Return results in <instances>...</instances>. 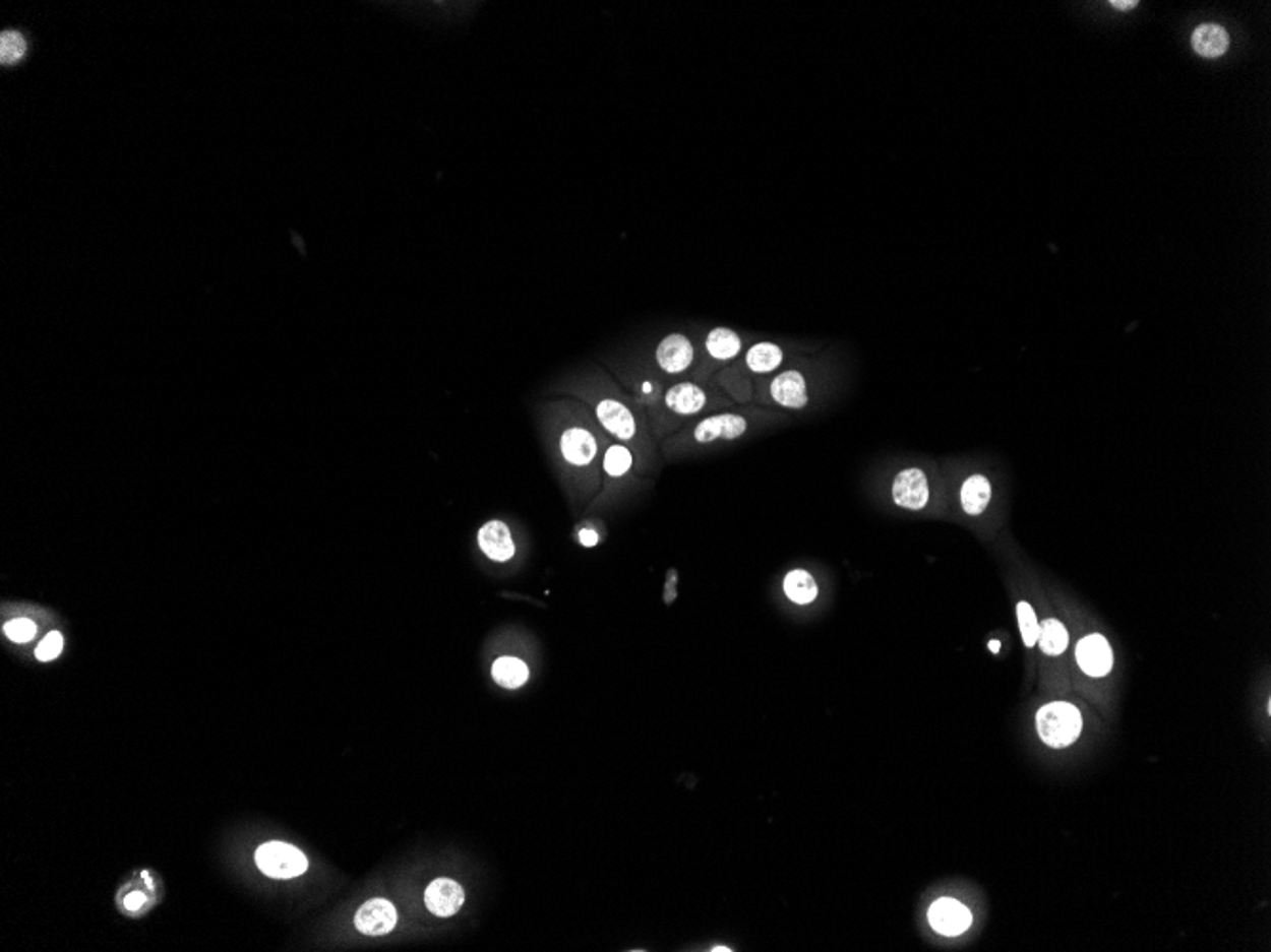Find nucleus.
Instances as JSON below:
<instances>
[{"mask_svg": "<svg viewBox=\"0 0 1271 952\" xmlns=\"http://www.w3.org/2000/svg\"><path fill=\"white\" fill-rule=\"evenodd\" d=\"M535 419L562 491L573 510H589L602 487V460L611 438L591 407L571 396L535 407Z\"/></svg>", "mask_w": 1271, "mask_h": 952, "instance_id": "nucleus-1", "label": "nucleus"}, {"mask_svg": "<svg viewBox=\"0 0 1271 952\" xmlns=\"http://www.w3.org/2000/svg\"><path fill=\"white\" fill-rule=\"evenodd\" d=\"M550 392L587 403L607 436L634 453L642 475H657L663 458L651 434L648 409L604 367L592 364L569 373Z\"/></svg>", "mask_w": 1271, "mask_h": 952, "instance_id": "nucleus-2", "label": "nucleus"}, {"mask_svg": "<svg viewBox=\"0 0 1271 952\" xmlns=\"http://www.w3.org/2000/svg\"><path fill=\"white\" fill-rule=\"evenodd\" d=\"M792 423L794 419L790 415L766 409L755 403L735 405L710 412L683 426L676 434L659 443V453L665 462H681L685 458L737 447Z\"/></svg>", "mask_w": 1271, "mask_h": 952, "instance_id": "nucleus-3", "label": "nucleus"}, {"mask_svg": "<svg viewBox=\"0 0 1271 952\" xmlns=\"http://www.w3.org/2000/svg\"><path fill=\"white\" fill-rule=\"evenodd\" d=\"M832 354H803L754 384L752 403L779 410L792 419L821 409L836 386Z\"/></svg>", "mask_w": 1271, "mask_h": 952, "instance_id": "nucleus-4", "label": "nucleus"}, {"mask_svg": "<svg viewBox=\"0 0 1271 952\" xmlns=\"http://www.w3.org/2000/svg\"><path fill=\"white\" fill-rule=\"evenodd\" d=\"M699 356V335L670 331L617 367L622 386L650 409L672 382L691 379Z\"/></svg>", "mask_w": 1271, "mask_h": 952, "instance_id": "nucleus-5", "label": "nucleus"}, {"mask_svg": "<svg viewBox=\"0 0 1271 952\" xmlns=\"http://www.w3.org/2000/svg\"><path fill=\"white\" fill-rule=\"evenodd\" d=\"M819 352L816 344L794 338H764L754 340L739 360L714 377V384L735 405L752 403L754 384L781 371L788 362L803 354Z\"/></svg>", "mask_w": 1271, "mask_h": 952, "instance_id": "nucleus-6", "label": "nucleus"}, {"mask_svg": "<svg viewBox=\"0 0 1271 952\" xmlns=\"http://www.w3.org/2000/svg\"><path fill=\"white\" fill-rule=\"evenodd\" d=\"M729 407H735V403L714 382L703 384L691 379L672 382L648 409L651 434L661 443L697 419Z\"/></svg>", "mask_w": 1271, "mask_h": 952, "instance_id": "nucleus-7", "label": "nucleus"}, {"mask_svg": "<svg viewBox=\"0 0 1271 952\" xmlns=\"http://www.w3.org/2000/svg\"><path fill=\"white\" fill-rule=\"evenodd\" d=\"M699 335V356L691 381L709 384L714 377L724 371L725 367L735 364L754 340L760 338L755 333L739 331L727 325H712L709 329L697 333Z\"/></svg>", "mask_w": 1271, "mask_h": 952, "instance_id": "nucleus-8", "label": "nucleus"}, {"mask_svg": "<svg viewBox=\"0 0 1271 952\" xmlns=\"http://www.w3.org/2000/svg\"><path fill=\"white\" fill-rule=\"evenodd\" d=\"M648 485H651V478L642 475L634 453L619 441L611 440L602 460V487L592 500L589 512L611 508Z\"/></svg>", "mask_w": 1271, "mask_h": 952, "instance_id": "nucleus-9", "label": "nucleus"}, {"mask_svg": "<svg viewBox=\"0 0 1271 952\" xmlns=\"http://www.w3.org/2000/svg\"><path fill=\"white\" fill-rule=\"evenodd\" d=\"M931 471L917 464H908L891 473L888 495L891 504L910 513L927 512L936 497Z\"/></svg>", "mask_w": 1271, "mask_h": 952, "instance_id": "nucleus-10", "label": "nucleus"}, {"mask_svg": "<svg viewBox=\"0 0 1271 952\" xmlns=\"http://www.w3.org/2000/svg\"><path fill=\"white\" fill-rule=\"evenodd\" d=\"M1037 734L1049 748L1072 746L1080 738L1083 720L1080 709L1072 703L1052 702L1043 705L1035 715Z\"/></svg>", "mask_w": 1271, "mask_h": 952, "instance_id": "nucleus-11", "label": "nucleus"}, {"mask_svg": "<svg viewBox=\"0 0 1271 952\" xmlns=\"http://www.w3.org/2000/svg\"><path fill=\"white\" fill-rule=\"evenodd\" d=\"M255 864L270 879H296L309 867L307 858L286 842H265L255 851Z\"/></svg>", "mask_w": 1271, "mask_h": 952, "instance_id": "nucleus-12", "label": "nucleus"}, {"mask_svg": "<svg viewBox=\"0 0 1271 952\" xmlns=\"http://www.w3.org/2000/svg\"><path fill=\"white\" fill-rule=\"evenodd\" d=\"M779 589L781 599L790 613L803 615L821 599V580L807 567H792L784 572Z\"/></svg>", "mask_w": 1271, "mask_h": 952, "instance_id": "nucleus-13", "label": "nucleus"}, {"mask_svg": "<svg viewBox=\"0 0 1271 952\" xmlns=\"http://www.w3.org/2000/svg\"><path fill=\"white\" fill-rule=\"evenodd\" d=\"M927 921L939 936L958 938L971 928L973 914L958 899L941 897L927 910Z\"/></svg>", "mask_w": 1271, "mask_h": 952, "instance_id": "nucleus-14", "label": "nucleus"}, {"mask_svg": "<svg viewBox=\"0 0 1271 952\" xmlns=\"http://www.w3.org/2000/svg\"><path fill=\"white\" fill-rule=\"evenodd\" d=\"M958 508L967 517H980L990 508L993 489L984 473H967L958 484Z\"/></svg>", "mask_w": 1271, "mask_h": 952, "instance_id": "nucleus-15", "label": "nucleus"}, {"mask_svg": "<svg viewBox=\"0 0 1271 952\" xmlns=\"http://www.w3.org/2000/svg\"><path fill=\"white\" fill-rule=\"evenodd\" d=\"M399 923L397 907L386 899H370L356 912V930L364 936H384Z\"/></svg>", "mask_w": 1271, "mask_h": 952, "instance_id": "nucleus-16", "label": "nucleus"}, {"mask_svg": "<svg viewBox=\"0 0 1271 952\" xmlns=\"http://www.w3.org/2000/svg\"><path fill=\"white\" fill-rule=\"evenodd\" d=\"M1076 658L1081 670L1091 677H1104L1113 668L1111 646L1106 641V637H1102L1100 633H1093L1081 639L1076 648Z\"/></svg>", "mask_w": 1271, "mask_h": 952, "instance_id": "nucleus-17", "label": "nucleus"}, {"mask_svg": "<svg viewBox=\"0 0 1271 952\" xmlns=\"http://www.w3.org/2000/svg\"><path fill=\"white\" fill-rule=\"evenodd\" d=\"M478 546L482 554L495 563H506L517 556V544L510 534V528L499 519L488 521L480 527Z\"/></svg>", "mask_w": 1271, "mask_h": 952, "instance_id": "nucleus-18", "label": "nucleus"}, {"mask_svg": "<svg viewBox=\"0 0 1271 952\" xmlns=\"http://www.w3.org/2000/svg\"><path fill=\"white\" fill-rule=\"evenodd\" d=\"M465 903V892L456 880L436 879L430 882L427 892H425V905L432 914L447 918L458 914L459 908Z\"/></svg>", "mask_w": 1271, "mask_h": 952, "instance_id": "nucleus-19", "label": "nucleus"}, {"mask_svg": "<svg viewBox=\"0 0 1271 952\" xmlns=\"http://www.w3.org/2000/svg\"><path fill=\"white\" fill-rule=\"evenodd\" d=\"M1192 48L1201 58H1222L1229 48V35L1222 25L1203 23L1192 35Z\"/></svg>", "mask_w": 1271, "mask_h": 952, "instance_id": "nucleus-20", "label": "nucleus"}, {"mask_svg": "<svg viewBox=\"0 0 1271 952\" xmlns=\"http://www.w3.org/2000/svg\"><path fill=\"white\" fill-rule=\"evenodd\" d=\"M491 677L503 689H520L530 679V668L526 665L524 659L515 658V656H503V658L493 661Z\"/></svg>", "mask_w": 1271, "mask_h": 952, "instance_id": "nucleus-21", "label": "nucleus"}, {"mask_svg": "<svg viewBox=\"0 0 1271 952\" xmlns=\"http://www.w3.org/2000/svg\"><path fill=\"white\" fill-rule=\"evenodd\" d=\"M1037 645L1047 654V656H1058L1068 648V630L1063 622L1049 618L1043 624H1039V637H1037Z\"/></svg>", "mask_w": 1271, "mask_h": 952, "instance_id": "nucleus-22", "label": "nucleus"}, {"mask_svg": "<svg viewBox=\"0 0 1271 952\" xmlns=\"http://www.w3.org/2000/svg\"><path fill=\"white\" fill-rule=\"evenodd\" d=\"M27 52V43L25 39L15 33V30H6L0 37V61L2 65H12L17 63L19 59L25 56Z\"/></svg>", "mask_w": 1271, "mask_h": 952, "instance_id": "nucleus-23", "label": "nucleus"}, {"mask_svg": "<svg viewBox=\"0 0 1271 952\" xmlns=\"http://www.w3.org/2000/svg\"><path fill=\"white\" fill-rule=\"evenodd\" d=\"M1017 618H1019L1020 635L1022 641L1028 648L1037 645V637H1039V622L1035 618L1032 605L1026 601H1020L1017 605Z\"/></svg>", "mask_w": 1271, "mask_h": 952, "instance_id": "nucleus-24", "label": "nucleus"}, {"mask_svg": "<svg viewBox=\"0 0 1271 952\" xmlns=\"http://www.w3.org/2000/svg\"><path fill=\"white\" fill-rule=\"evenodd\" d=\"M4 631H6V635H8L12 641H15V643H27V641H31V639L35 637V633H37V626H35L31 620L17 618L14 622L6 624V626H4Z\"/></svg>", "mask_w": 1271, "mask_h": 952, "instance_id": "nucleus-25", "label": "nucleus"}, {"mask_svg": "<svg viewBox=\"0 0 1271 952\" xmlns=\"http://www.w3.org/2000/svg\"><path fill=\"white\" fill-rule=\"evenodd\" d=\"M61 648H63V637L58 631H52L46 635L45 641L37 648V658L43 661L54 659L60 654Z\"/></svg>", "mask_w": 1271, "mask_h": 952, "instance_id": "nucleus-26", "label": "nucleus"}, {"mask_svg": "<svg viewBox=\"0 0 1271 952\" xmlns=\"http://www.w3.org/2000/svg\"><path fill=\"white\" fill-rule=\"evenodd\" d=\"M577 541L585 548H594L596 544L602 541V536H600V532L596 528L591 527V525H585V527L577 530Z\"/></svg>", "mask_w": 1271, "mask_h": 952, "instance_id": "nucleus-27", "label": "nucleus"}, {"mask_svg": "<svg viewBox=\"0 0 1271 952\" xmlns=\"http://www.w3.org/2000/svg\"><path fill=\"white\" fill-rule=\"evenodd\" d=\"M143 903H145V895L139 894V892L130 894L124 899V907L128 908V910H137Z\"/></svg>", "mask_w": 1271, "mask_h": 952, "instance_id": "nucleus-28", "label": "nucleus"}, {"mask_svg": "<svg viewBox=\"0 0 1271 952\" xmlns=\"http://www.w3.org/2000/svg\"><path fill=\"white\" fill-rule=\"evenodd\" d=\"M1109 6H1113L1115 10H1133V8H1137V6H1139V2H1137V0H1129V2H1124V0H1111V2H1109Z\"/></svg>", "mask_w": 1271, "mask_h": 952, "instance_id": "nucleus-29", "label": "nucleus"}, {"mask_svg": "<svg viewBox=\"0 0 1271 952\" xmlns=\"http://www.w3.org/2000/svg\"><path fill=\"white\" fill-rule=\"evenodd\" d=\"M990 648L991 652H997V650H1000V643H997V641H991Z\"/></svg>", "mask_w": 1271, "mask_h": 952, "instance_id": "nucleus-30", "label": "nucleus"}]
</instances>
